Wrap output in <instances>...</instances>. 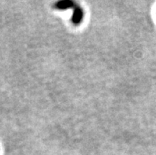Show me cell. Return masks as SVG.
<instances>
[{
    "instance_id": "obj_1",
    "label": "cell",
    "mask_w": 156,
    "mask_h": 155,
    "mask_svg": "<svg viewBox=\"0 0 156 155\" xmlns=\"http://www.w3.org/2000/svg\"><path fill=\"white\" fill-rule=\"evenodd\" d=\"M83 17H84V10L81 6L77 4L74 8L73 14L71 17V22L75 26H79V24L83 22Z\"/></svg>"
},
{
    "instance_id": "obj_2",
    "label": "cell",
    "mask_w": 156,
    "mask_h": 155,
    "mask_svg": "<svg viewBox=\"0 0 156 155\" xmlns=\"http://www.w3.org/2000/svg\"><path fill=\"white\" fill-rule=\"evenodd\" d=\"M77 3L71 0H65V1H59L54 4V8L59 10H65L67 9L75 8Z\"/></svg>"
}]
</instances>
